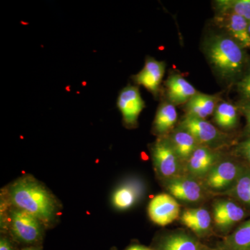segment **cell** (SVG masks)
Here are the masks:
<instances>
[{"mask_svg":"<svg viewBox=\"0 0 250 250\" xmlns=\"http://www.w3.org/2000/svg\"><path fill=\"white\" fill-rule=\"evenodd\" d=\"M221 159V152L218 149L200 145L186 163L185 174L202 182Z\"/></svg>","mask_w":250,"mask_h":250,"instance_id":"9c48e42d","label":"cell"},{"mask_svg":"<svg viewBox=\"0 0 250 250\" xmlns=\"http://www.w3.org/2000/svg\"><path fill=\"white\" fill-rule=\"evenodd\" d=\"M153 165L161 182L185 174V166L167 136H160L151 146Z\"/></svg>","mask_w":250,"mask_h":250,"instance_id":"277c9868","label":"cell"},{"mask_svg":"<svg viewBox=\"0 0 250 250\" xmlns=\"http://www.w3.org/2000/svg\"><path fill=\"white\" fill-rule=\"evenodd\" d=\"M21 250H41V248L38 246H31V247H27V248H23V249Z\"/></svg>","mask_w":250,"mask_h":250,"instance_id":"f546056e","label":"cell"},{"mask_svg":"<svg viewBox=\"0 0 250 250\" xmlns=\"http://www.w3.org/2000/svg\"><path fill=\"white\" fill-rule=\"evenodd\" d=\"M169 195L177 201L187 204H198L207 198L208 190L202 181L187 174L178 176L162 182Z\"/></svg>","mask_w":250,"mask_h":250,"instance_id":"5b68a950","label":"cell"},{"mask_svg":"<svg viewBox=\"0 0 250 250\" xmlns=\"http://www.w3.org/2000/svg\"><path fill=\"white\" fill-rule=\"evenodd\" d=\"M237 88L244 102L250 101V70L238 82Z\"/></svg>","mask_w":250,"mask_h":250,"instance_id":"d4e9b609","label":"cell"},{"mask_svg":"<svg viewBox=\"0 0 250 250\" xmlns=\"http://www.w3.org/2000/svg\"><path fill=\"white\" fill-rule=\"evenodd\" d=\"M215 249H216V248H215ZM216 250H218L216 249Z\"/></svg>","mask_w":250,"mask_h":250,"instance_id":"d6a6232c","label":"cell"},{"mask_svg":"<svg viewBox=\"0 0 250 250\" xmlns=\"http://www.w3.org/2000/svg\"><path fill=\"white\" fill-rule=\"evenodd\" d=\"M113 250H116V249H113Z\"/></svg>","mask_w":250,"mask_h":250,"instance_id":"1f68e13d","label":"cell"},{"mask_svg":"<svg viewBox=\"0 0 250 250\" xmlns=\"http://www.w3.org/2000/svg\"><path fill=\"white\" fill-rule=\"evenodd\" d=\"M153 248L155 250H216L203 244L195 235L183 230L159 237Z\"/></svg>","mask_w":250,"mask_h":250,"instance_id":"4fadbf2b","label":"cell"},{"mask_svg":"<svg viewBox=\"0 0 250 250\" xmlns=\"http://www.w3.org/2000/svg\"><path fill=\"white\" fill-rule=\"evenodd\" d=\"M240 110L244 114L246 118V129L248 132L250 133V101L244 102L240 106Z\"/></svg>","mask_w":250,"mask_h":250,"instance_id":"83f0119b","label":"cell"},{"mask_svg":"<svg viewBox=\"0 0 250 250\" xmlns=\"http://www.w3.org/2000/svg\"><path fill=\"white\" fill-rule=\"evenodd\" d=\"M246 216L244 209L229 200H218L213 205V224L219 232L228 234Z\"/></svg>","mask_w":250,"mask_h":250,"instance_id":"7c38bea8","label":"cell"},{"mask_svg":"<svg viewBox=\"0 0 250 250\" xmlns=\"http://www.w3.org/2000/svg\"><path fill=\"white\" fill-rule=\"evenodd\" d=\"M146 186L139 177L125 179L115 189L111 197L112 205L116 209H129L144 197Z\"/></svg>","mask_w":250,"mask_h":250,"instance_id":"30bf717a","label":"cell"},{"mask_svg":"<svg viewBox=\"0 0 250 250\" xmlns=\"http://www.w3.org/2000/svg\"><path fill=\"white\" fill-rule=\"evenodd\" d=\"M248 29H249V32L250 34V21L249 23H248Z\"/></svg>","mask_w":250,"mask_h":250,"instance_id":"4dcf8cb0","label":"cell"},{"mask_svg":"<svg viewBox=\"0 0 250 250\" xmlns=\"http://www.w3.org/2000/svg\"><path fill=\"white\" fill-rule=\"evenodd\" d=\"M215 22L243 49L250 48L249 22L245 18L231 13H218Z\"/></svg>","mask_w":250,"mask_h":250,"instance_id":"5bb4252c","label":"cell"},{"mask_svg":"<svg viewBox=\"0 0 250 250\" xmlns=\"http://www.w3.org/2000/svg\"><path fill=\"white\" fill-rule=\"evenodd\" d=\"M167 98L174 105L187 103L198 91L181 75H170L166 81Z\"/></svg>","mask_w":250,"mask_h":250,"instance_id":"e0dca14e","label":"cell"},{"mask_svg":"<svg viewBox=\"0 0 250 250\" xmlns=\"http://www.w3.org/2000/svg\"><path fill=\"white\" fill-rule=\"evenodd\" d=\"M117 106L123 116L125 126L136 127L140 114L146 106L139 87L129 85L123 88L117 100Z\"/></svg>","mask_w":250,"mask_h":250,"instance_id":"ba28073f","label":"cell"},{"mask_svg":"<svg viewBox=\"0 0 250 250\" xmlns=\"http://www.w3.org/2000/svg\"><path fill=\"white\" fill-rule=\"evenodd\" d=\"M0 204L1 234H8L15 243L27 247L40 244L46 229L43 224L34 215L10 205L2 194Z\"/></svg>","mask_w":250,"mask_h":250,"instance_id":"7a4b0ae2","label":"cell"},{"mask_svg":"<svg viewBox=\"0 0 250 250\" xmlns=\"http://www.w3.org/2000/svg\"><path fill=\"white\" fill-rule=\"evenodd\" d=\"M166 136L168 137L174 151L185 166L186 163L200 144L190 133L179 126L171 134Z\"/></svg>","mask_w":250,"mask_h":250,"instance_id":"d6986e66","label":"cell"},{"mask_svg":"<svg viewBox=\"0 0 250 250\" xmlns=\"http://www.w3.org/2000/svg\"><path fill=\"white\" fill-rule=\"evenodd\" d=\"M215 4L218 13H231L250 21V0H218Z\"/></svg>","mask_w":250,"mask_h":250,"instance_id":"603a6c76","label":"cell"},{"mask_svg":"<svg viewBox=\"0 0 250 250\" xmlns=\"http://www.w3.org/2000/svg\"><path fill=\"white\" fill-rule=\"evenodd\" d=\"M166 72V62L147 57L142 70L132 77L136 84L142 85L148 91L156 95Z\"/></svg>","mask_w":250,"mask_h":250,"instance_id":"9a60e30c","label":"cell"},{"mask_svg":"<svg viewBox=\"0 0 250 250\" xmlns=\"http://www.w3.org/2000/svg\"><path fill=\"white\" fill-rule=\"evenodd\" d=\"M1 194L10 205L34 215L46 229L52 228L59 220L62 205L58 199L33 176H21L4 188Z\"/></svg>","mask_w":250,"mask_h":250,"instance_id":"6da1fadb","label":"cell"},{"mask_svg":"<svg viewBox=\"0 0 250 250\" xmlns=\"http://www.w3.org/2000/svg\"><path fill=\"white\" fill-rule=\"evenodd\" d=\"M223 194L232 195L250 207V172L243 171L234 186Z\"/></svg>","mask_w":250,"mask_h":250,"instance_id":"cb8c5ba5","label":"cell"},{"mask_svg":"<svg viewBox=\"0 0 250 250\" xmlns=\"http://www.w3.org/2000/svg\"></svg>","mask_w":250,"mask_h":250,"instance_id":"836d02e7","label":"cell"},{"mask_svg":"<svg viewBox=\"0 0 250 250\" xmlns=\"http://www.w3.org/2000/svg\"><path fill=\"white\" fill-rule=\"evenodd\" d=\"M178 126L190 133L200 146L218 149L227 143L228 136L206 120L186 116Z\"/></svg>","mask_w":250,"mask_h":250,"instance_id":"52a82bcc","label":"cell"},{"mask_svg":"<svg viewBox=\"0 0 250 250\" xmlns=\"http://www.w3.org/2000/svg\"><path fill=\"white\" fill-rule=\"evenodd\" d=\"M218 250H250V220L245 222L218 245Z\"/></svg>","mask_w":250,"mask_h":250,"instance_id":"44dd1931","label":"cell"},{"mask_svg":"<svg viewBox=\"0 0 250 250\" xmlns=\"http://www.w3.org/2000/svg\"><path fill=\"white\" fill-rule=\"evenodd\" d=\"M205 52L215 71L226 80L236 79L246 64L244 49L229 36H212L206 42Z\"/></svg>","mask_w":250,"mask_h":250,"instance_id":"3957f363","label":"cell"},{"mask_svg":"<svg viewBox=\"0 0 250 250\" xmlns=\"http://www.w3.org/2000/svg\"><path fill=\"white\" fill-rule=\"evenodd\" d=\"M213 119L219 127L225 130L236 127L238 121L237 108L228 102H220L213 113Z\"/></svg>","mask_w":250,"mask_h":250,"instance_id":"7402d4cb","label":"cell"},{"mask_svg":"<svg viewBox=\"0 0 250 250\" xmlns=\"http://www.w3.org/2000/svg\"><path fill=\"white\" fill-rule=\"evenodd\" d=\"M177 116L175 105L170 102L161 103L156 111L153 123V133L159 137L167 135L174 127L177 121Z\"/></svg>","mask_w":250,"mask_h":250,"instance_id":"ffe728a7","label":"cell"},{"mask_svg":"<svg viewBox=\"0 0 250 250\" xmlns=\"http://www.w3.org/2000/svg\"><path fill=\"white\" fill-rule=\"evenodd\" d=\"M243 171L235 161L221 159L206 176L202 183L208 192L223 194L234 186Z\"/></svg>","mask_w":250,"mask_h":250,"instance_id":"8992f818","label":"cell"},{"mask_svg":"<svg viewBox=\"0 0 250 250\" xmlns=\"http://www.w3.org/2000/svg\"><path fill=\"white\" fill-rule=\"evenodd\" d=\"M179 219L197 238H206L213 232L211 215L204 207L187 208L181 213Z\"/></svg>","mask_w":250,"mask_h":250,"instance_id":"2e32d148","label":"cell"},{"mask_svg":"<svg viewBox=\"0 0 250 250\" xmlns=\"http://www.w3.org/2000/svg\"><path fill=\"white\" fill-rule=\"evenodd\" d=\"M219 103L220 100L217 95L198 92L186 103L187 116L205 120L207 117L213 114Z\"/></svg>","mask_w":250,"mask_h":250,"instance_id":"ac0fdd59","label":"cell"},{"mask_svg":"<svg viewBox=\"0 0 250 250\" xmlns=\"http://www.w3.org/2000/svg\"><path fill=\"white\" fill-rule=\"evenodd\" d=\"M14 240L8 234H1L0 238V250H16Z\"/></svg>","mask_w":250,"mask_h":250,"instance_id":"484cf974","label":"cell"},{"mask_svg":"<svg viewBox=\"0 0 250 250\" xmlns=\"http://www.w3.org/2000/svg\"><path fill=\"white\" fill-rule=\"evenodd\" d=\"M148 215L153 223L165 227L180 217L178 201L168 193H162L153 197L147 208Z\"/></svg>","mask_w":250,"mask_h":250,"instance_id":"8fae6325","label":"cell"},{"mask_svg":"<svg viewBox=\"0 0 250 250\" xmlns=\"http://www.w3.org/2000/svg\"><path fill=\"white\" fill-rule=\"evenodd\" d=\"M238 152L250 163V138L240 144Z\"/></svg>","mask_w":250,"mask_h":250,"instance_id":"4316f807","label":"cell"},{"mask_svg":"<svg viewBox=\"0 0 250 250\" xmlns=\"http://www.w3.org/2000/svg\"><path fill=\"white\" fill-rule=\"evenodd\" d=\"M126 250H155L154 248H148V247L141 246V245H131L126 248Z\"/></svg>","mask_w":250,"mask_h":250,"instance_id":"f1b7e54d","label":"cell"}]
</instances>
